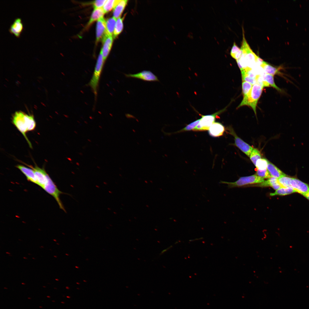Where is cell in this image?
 <instances>
[{
    "mask_svg": "<svg viewBox=\"0 0 309 309\" xmlns=\"http://www.w3.org/2000/svg\"><path fill=\"white\" fill-rule=\"evenodd\" d=\"M304 196L309 201V191Z\"/></svg>",
    "mask_w": 309,
    "mask_h": 309,
    "instance_id": "cell-36",
    "label": "cell"
},
{
    "mask_svg": "<svg viewBox=\"0 0 309 309\" xmlns=\"http://www.w3.org/2000/svg\"><path fill=\"white\" fill-rule=\"evenodd\" d=\"M99 128H101V129H102V126H99Z\"/></svg>",
    "mask_w": 309,
    "mask_h": 309,
    "instance_id": "cell-41",
    "label": "cell"
},
{
    "mask_svg": "<svg viewBox=\"0 0 309 309\" xmlns=\"http://www.w3.org/2000/svg\"><path fill=\"white\" fill-rule=\"evenodd\" d=\"M67 159H68V160H69V161H70V162H71V161H72V159H71L70 158H69V157H68V158H67Z\"/></svg>",
    "mask_w": 309,
    "mask_h": 309,
    "instance_id": "cell-37",
    "label": "cell"
},
{
    "mask_svg": "<svg viewBox=\"0 0 309 309\" xmlns=\"http://www.w3.org/2000/svg\"><path fill=\"white\" fill-rule=\"evenodd\" d=\"M86 260H88V259H86Z\"/></svg>",
    "mask_w": 309,
    "mask_h": 309,
    "instance_id": "cell-60",
    "label": "cell"
},
{
    "mask_svg": "<svg viewBox=\"0 0 309 309\" xmlns=\"http://www.w3.org/2000/svg\"><path fill=\"white\" fill-rule=\"evenodd\" d=\"M249 157L251 161L255 166L257 161L261 159L260 152L256 148H253Z\"/></svg>",
    "mask_w": 309,
    "mask_h": 309,
    "instance_id": "cell-32",
    "label": "cell"
},
{
    "mask_svg": "<svg viewBox=\"0 0 309 309\" xmlns=\"http://www.w3.org/2000/svg\"><path fill=\"white\" fill-rule=\"evenodd\" d=\"M268 160L265 159H260L256 161L255 166L257 170L261 171L267 169Z\"/></svg>",
    "mask_w": 309,
    "mask_h": 309,
    "instance_id": "cell-31",
    "label": "cell"
},
{
    "mask_svg": "<svg viewBox=\"0 0 309 309\" xmlns=\"http://www.w3.org/2000/svg\"><path fill=\"white\" fill-rule=\"evenodd\" d=\"M54 288V289H57V288Z\"/></svg>",
    "mask_w": 309,
    "mask_h": 309,
    "instance_id": "cell-59",
    "label": "cell"
},
{
    "mask_svg": "<svg viewBox=\"0 0 309 309\" xmlns=\"http://www.w3.org/2000/svg\"><path fill=\"white\" fill-rule=\"evenodd\" d=\"M54 257H55V258H57V256H55V255H54Z\"/></svg>",
    "mask_w": 309,
    "mask_h": 309,
    "instance_id": "cell-51",
    "label": "cell"
},
{
    "mask_svg": "<svg viewBox=\"0 0 309 309\" xmlns=\"http://www.w3.org/2000/svg\"><path fill=\"white\" fill-rule=\"evenodd\" d=\"M107 35L106 20L103 17L97 21L96 26V43L100 41H102L104 38Z\"/></svg>",
    "mask_w": 309,
    "mask_h": 309,
    "instance_id": "cell-11",
    "label": "cell"
},
{
    "mask_svg": "<svg viewBox=\"0 0 309 309\" xmlns=\"http://www.w3.org/2000/svg\"><path fill=\"white\" fill-rule=\"evenodd\" d=\"M74 133H76V134H78V132H76V131H74Z\"/></svg>",
    "mask_w": 309,
    "mask_h": 309,
    "instance_id": "cell-42",
    "label": "cell"
},
{
    "mask_svg": "<svg viewBox=\"0 0 309 309\" xmlns=\"http://www.w3.org/2000/svg\"><path fill=\"white\" fill-rule=\"evenodd\" d=\"M120 0H106L102 8L105 13H107L113 9Z\"/></svg>",
    "mask_w": 309,
    "mask_h": 309,
    "instance_id": "cell-29",
    "label": "cell"
},
{
    "mask_svg": "<svg viewBox=\"0 0 309 309\" xmlns=\"http://www.w3.org/2000/svg\"><path fill=\"white\" fill-rule=\"evenodd\" d=\"M260 66L266 74L273 76L276 74L282 75L280 70L282 68L281 66L278 68L274 67L264 60L261 63Z\"/></svg>",
    "mask_w": 309,
    "mask_h": 309,
    "instance_id": "cell-19",
    "label": "cell"
},
{
    "mask_svg": "<svg viewBox=\"0 0 309 309\" xmlns=\"http://www.w3.org/2000/svg\"><path fill=\"white\" fill-rule=\"evenodd\" d=\"M263 178L256 175L242 177L233 182L221 181L220 183L227 184L229 188L239 187L247 185L262 183L264 181Z\"/></svg>",
    "mask_w": 309,
    "mask_h": 309,
    "instance_id": "cell-7",
    "label": "cell"
},
{
    "mask_svg": "<svg viewBox=\"0 0 309 309\" xmlns=\"http://www.w3.org/2000/svg\"><path fill=\"white\" fill-rule=\"evenodd\" d=\"M255 185L256 186L261 187L270 186L276 190L282 187H284L279 183L278 179L273 177H271L267 180Z\"/></svg>",
    "mask_w": 309,
    "mask_h": 309,
    "instance_id": "cell-18",
    "label": "cell"
},
{
    "mask_svg": "<svg viewBox=\"0 0 309 309\" xmlns=\"http://www.w3.org/2000/svg\"><path fill=\"white\" fill-rule=\"evenodd\" d=\"M4 288L5 289H7V288H5V287H4Z\"/></svg>",
    "mask_w": 309,
    "mask_h": 309,
    "instance_id": "cell-52",
    "label": "cell"
},
{
    "mask_svg": "<svg viewBox=\"0 0 309 309\" xmlns=\"http://www.w3.org/2000/svg\"><path fill=\"white\" fill-rule=\"evenodd\" d=\"M267 169L271 177L278 179L286 175L277 167L268 161Z\"/></svg>",
    "mask_w": 309,
    "mask_h": 309,
    "instance_id": "cell-21",
    "label": "cell"
},
{
    "mask_svg": "<svg viewBox=\"0 0 309 309\" xmlns=\"http://www.w3.org/2000/svg\"><path fill=\"white\" fill-rule=\"evenodd\" d=\"M105 62L101 52L97 59L94 70L89 85L94 94L95 98H96L100 77Z\"/></svg>",
    "mask_w": 309,
    "mask_h": 309,
    "instance_id": "cell-3",
    "label": "cell"
},
{
    "mask_svg": "<svg viewBox=\"0 0 309 309\" xmlns=\"http://www.w3.org/2000/svg\"><path fill=\"white\" fill-rule=\"evenodd\" d=\"M75 268H79V267L78 266H75Z\"/></svg>",
    "mask_w": 309,
    "mask_h": 309,
    "instance_id": "cell-43",
    "label": "cell"
},
{
    "mask_svg": "<svg viewBox=\"0 0 309 309\" xmlns=\"http://www.w3.org/2000/svg\"><path fill=\"white\" fill-rule=\"evenodd\" d=\"M23 258H24V259H27V258H26L25 257H24Z\"/></svg>",
    "mask_w": 309,
    "mask_h": 309,
    "instance_id": "cell-49",
    "label": "cell"
},
{
    "mask_svg": "<svg viewBox=\"0 0 309 309\" xmlns=\"http://www.w3.org/2000/svg\"><path fill=\"white\" fill-rule=\"evenodd\" d=\"M225 128L221 123L215 122L208 129L209 134L213 137H217L222 136L225 131Z\"/></svg>",
    "mask_w": 309,
    "mask_h": 309,
    "instance_id": "cell-17",
    "label": "cell"
},
{
    "mask_svg": "<svg viewBox=\"0 0 309 309\" xmlns=\"http://www.w3.org/2000/svg\"><path fill=\"white\" fill-rule=\"evenodd\" d=\"M28 298V299H31V298H29H29Z\"/></svg>",
    "mask_w": 309,
    "mask_h": 309,
    "instance_id": "cell-53",
    "label": "cell"
},
{
    "mask_svg": "<svg viewBox=\"0 0 309 309\" xmlns=\"http://www.w3.org/2000/svg\"><path fill=\"white\" fill-rule=\"evenodd\" d=\"M200 120V119H199L190 123L181 130L178 131L177 132H180L193 130L198 125Z\"/></svg>",
    "mask_w": 309,
    "mask_h": 309,
    "instance_id": "cell-33",
    "label": "cell"
},
{
    "mask_svg": "<svg viewBox=\"0 0 309 309\" xmlns=\"http://www.w3.org/2000/svg\"><path fill=\"white\" fill-rule=\"evenodd\" d=\"M6 253L8 254H10V253H9V252H6Z\"/></svg>",
    "mask_w": 309,
    "mask_h": 309,
    "instance_id": "cell-44",
    "label": "cell"
},
{
    "mask_svg": "<svg viewBox=\"0 0 309 309\" xmlns=\"http://www.w3.org/2000/svg\"><path fill=\"white\" fill-rule=\"evenodd\" d=\"M227 129V132L234 136L236 146L247 156L249 157L253 149V148L238 136L231 127H228Z\"/></svg>",
    "mask_w": 309,
    "mask_h": 309,
    "instance_id": "cell-9",
    "label": "cell"
},
{
    "mask_svg": "<svg viewBox=\"0 0 309 309\" xmlns=\"http://www.w3.org/2000/svg\"><path fill=\"white\" fill-rule=\"evenodd\" d=\"M26 120L27 131L34 130L36 126V123L33 116L27 114Z\"/></svg>",
    "mask_w": 309,
    "mask_h": 309,
    "instance_id": "cell-30",
    "label": "cell"
},
{
    "mask_svg": "<svg viewBox=\"0 0 309 309\" xmlns=\"http://www.w3.org/2000/svg\"><path fill=\"white\" fill-rule=\"evenodd\" d=\"M79 154H80V155H81V156H82V155H83V154H82V153H81V152H79Z\"/></svg>",
    "mask_w": 309,
    "mask_h": 309,
    "instance_id": "cell-38",
    "label": "cell"
},
{
    "mask_svg": "<svg viewBox=\"0 0 309 309\" xmlns=\"http://www.w3.org/2000/svg\"><path fill=\"white\" fill-rule=\"evenodd\" d=\"M225 109L220 110L212 114L203 115L198 125L193 130L195 131H204L208 130L210 126L215 122L218 115L223 111Z\"/></svg>",
    "mask_w": 309,
    "mask_h": 309,
    "instance_id": "cell-8",
    "label": "cell"
},
{
    "mask_svg": "<svg viewBox=\"0 0 309 309\" xmlns=\"http://www.w3.org/2000/svg\"><path fill=\"white\" fill-rule=\"evenodd\" d=\"M23 28V24L20 18L15 19L11 25L9 31L11 34H13L17 37H19Z\"/></svg>",
    "mask_w": 309,
    "mask_h": 309,
    "instance_id": "cell-15",
    "label": "cell"
},
{
    "mask_svg": "<svg viewBox=\"0 0 309 309\" xmlns=\"http://www.w3.org/2000/svg\"><path fill=\"white\" fill-rule=\"evenodd\" d=\"M88 140L90 142H91V140L90 139H88Z\"/></svg>",
    "mask_w": 309,
    "mask_h": 309,
    "instance_id": "cell-40",
    "label": "cell"
},
{
    "mask_svg": "<svg viewBox=\"0 0 309 309\" xmlns=\"http://www.w3.org/2000/svg\"><path fill=\"white\" fill-rule=\"evenodd\" d=\"M116 19L113 17L106 20V32L107 35L112 36L113 35Z\"/></svg>",
    "mask_w": 309,
    "mask_h": 309,
    "instance_id": "cell-23",
    "label": "cell"
},
{
    "mask_svg": "<svg viewBox=\"0 0 309 309\" xmlns=\"http://www.w3.org/2000/svg\"><path fill=\"white\" fill-rule=\"evenodd\" d=\"M55 280H57V281H58L59 280L58 279H56Z\"/></svg>",
    "mask_w": 309,
    "mask_h": 309,
    "instance_id": "cell-48",
    "label": "cell"
},
{
    "mask_svg": "<svg viewBox=\"0 0 309 309\" xmlns=\"http://www.w3.org/2000/svg\"><path fill=\"white\" fill-rule=\"evenodd\" d=\"M76 164L77 165H79V163L78 162H76Z\"/></svg>",
    "mask_w": 309,
    "mask_h": 309,
    "instance_id": "cell-39",
    "label": "cell"
},
{
    "mask_svg": "<svg viewBox=\"0 0 309 309\" xmlns=\"http://www.w3.org/2000/svg\"><path fill=\"white\" fill-rule=\"evenodd\" d=\"M278 180L283 187H291L303 196L309 191L308 184L295 177L286 175L278 178Z\"/></svg>",
    "mask_w": 309,
    "mask_h": 309,
    "instance_id": "cell-2",
    "label": "cell"
},
{
    "mask_svg": "<svg viewBox=\"0 0 309 309\" xmlns=\"http://www.w3.org/2000/svg\"><path fill=\"white\" fill-rule=\"evenodd\" d=\"M105 13L102 8L94 9L89 21L86 25V28L89 27L94 22L103 17Z\"/></svg>",
    "mask_w": 309,
    "mask_h": 309,
    "instance_id": "cell-20",
    "label": "cell"
},
{
    "mask_svg": "<svg viewBox=\"0 0 309 309\" xmlns=\"http://www.w3.org/2000/svg\"><path fill=\"white\" fill-rule=\"evenodd\" d=\"M52 302H55V301H53V300H52Z\"/></svg>",
    "mask_w": 309,
    "mask_h": 309,
    "instance_id": "cell-56",
    "label": "cell"
},
{
    "mask_svg": "<svg viewBox=\"0 0 309 309\" xmlns=\"http://www.w3.org/2000/svg\"><path fill=\"white\" fill-rule=\"evenodd\" d=\"M39 307L42 308V306H39Z\"/></svg>",
    "mask_w": 309,
    "mask_h": 309,
    "instance_id": "cell-55",
    "label": "cell"
},
{
    "mask_svg": "<svg viewBox=\"0 0 309 309\" xmlns=\"http://www.w3.org/2000/svg\"><path fill=\"white\" fill-rule=\"evenodd\" d=\"M16 167L24 175L28 181L37 185V180L33 169L21 165H18Z\"/></svg>",
    "mask_w": 309,
    "mask_h": 309,
    "instance_id": "cell-16",
    "label": "cell"
},
{
    "mask_svg": "<svg viewBox=\"0 0 309 309\" xmlns=\"http://www.w3.org/2000/svg\"><path fill=\"white\" fill-rule=\"evenodd\" d=\"M262 76L263 81H266L270 86L274 87L281 93L285 92L276 85L274 82L273 76L269 74H264Z\"/></svg>",
    "mask_w": 309,
    "mask_h": 309,
    "instance_id": "cell-26",
    "label": "cell"
},
{
    "mask_svg": "<svg viewBox=\"0 0 309 309\" xmlns=\"http://www.w3.org/2000/svg\"><path fill=\"white\" fill-rule=\"evenodd\" d=\"M242 80L248 82L252 85L257 83L260 75H257L252 69L247 68L241 71Z\"/></svg>",
    "mask_w": 309,
    "mask_h": 309,
    "instance_id": "cell-12",
    "label": "cell"
},
{
    "mask_svg": "<svg viewBox=\"0 0 309 309\" xmlns=\"http://www.w3.org/2000/svg\"><path fill=\"white\" fill-rule=\"evenodd\" d=\"M33 258V259H35V258Z\"/></svg>",
    "mask_w": 309,
    "mask_h": 309,
    "instance_id": "cell-57",
    "label": "cell"
},
{
    "mask_svg": "<svg viewBox=\"0 0 309 309\" xmlns=\"http://www.w3.org/2000/svg\"><path fill=\"white\" fill-rule=\"evenodd\" d=\"M253 85L246 81H243L242 83V93L243 95V99H246L250 93Z\"/></svg>",
    "mask_w": 309,
    "mask_h": 309,
    "instance_id": "cell-28",
    "label": "cell"
},
{
    "mask_svg": "<svg viewBox=\"0 0 309 309\" xmlns=\"http://www.w3.org/2000/svg\"><path fill=\"white\" fill-rule=\"evenodd\" d=\"M296 192V191L291 187H284L276 190L273 193H270V195L272 196L276 195L284 196L290 195Z\"/></svg>",
    "mask_w": 309,
    "mask_h": 309,
    "instance_id": "cell-24",
    "label": "cell"
},
{
    "mask_svg": "<svg viewBox=\"0 0 309 309\" xmlns=\"http://www.w3.org/2000/svg\"><path fill=\"white\" fill-rule=\"evenodd\" d=\"M27 114L21 111H17L14 114L12 118V122L18 130L22 134L31 148L32 145L26 136L28 131L27 126L26 117Z\"/></svg>",
    "mask_w": 309,
    "mask_h": 309,
    "instance_id": "cell-6",
    "label": "cell"
},
{
    "mask_svg": "<svg viewBox=\"0 0 309 309\" xmlns=\"http://www.w3.org/2000/svg\"><path fill=\"white\" fill-rule=\"evenodd\" d=\"M126 78L139 79L145 81L159 82L157 77L151 71L143 70L135 74H124Z\"/></svg>",
    "mask_w": 309,
    "mask_h": 309,
    "instance_id": "cell-10",
    "label": "cell"
},
{
    "mask_svg": "<svg viewBox=\"0 0 309 309\" xmlns=\"http://www.w3.org/2000/svg\"><path fill=\"white\" fill-rule=\"evenodd\" d=\"M106 0H96L93 2L94 9L102 8L103 7Z\"/></svg>",
    "mask_w": 309,
    "mask_h": 309,
    "instance_id": "cell-35",
    "label": "cell"
},
{
    "mask_svg": "<svg viewBox=\"0 0 309 309\" xmlns=\"http://www.w3.org/2000/svg\"><path fill=\"white\" fill-rule=\"evenodd\" d=\"M56 244H57L58 245H59V244H59V243H56Z\"/></svg>",
    "mask_w": 309,
    "mask_h": 309,
    "instance_id": "cell-54",
    "label": "cell"
},
{
    "mask_svg": "<svg viewBox=\"0 0 309 309\" xmlns=\"http://www.w3.org/2000/svg\"><path fill=\"white\" fill-rule=\"evenodd\" d=\"M256 173L259 177L263 179L269 178L271 177L267 169L262 171L257 170Z\"/></svg>",
    "mask_w": 309,
    "mask_h": 309,
    "instance_id": "cell-34",
    "label": "cell"
},
{
    "mask_svg": "<svg viewBox=\"0 0 309 309\" xmlns=\"http://www.w3.org/2000/svg\"><path fill=\"white\" fill-rule=\"evenodd\" d=\"M128 1L127 0H120L115 6L113 10V17L117 19L120 17Z\"/></svg>",
    "mask_w": 309,
    "mask_h": 309,
    "instance_id": "cell-22",
    "label": "cell"
},
{
    "mask_svg": "<svg viewBox=\"0 0 309 309\" xmlns=\"http://www.w3.org/2000/svg\"><path fill=\"white\" fill-rule=\"evenodd\" d=\"M263 87L261 85L255 84L253 85L249 96L245 99H243L237 108L246 105L251 107L255 115L257 103L262 92Z\"/></svg>",
    "mask_w": 309,
    "mask_h": 309,
    "instance_id": "cell-4",
    "label": "cell"
},
{
    "mask_svg": "<svg viewBox=\"0 0 309 309\" xmlns=\"http://www.w3.org/2000/svg\"><path fill=\"white\" fill-rule=\"evenodd\" d=\"M242 53L241 48L239 47L234 42L230 51L231 56L233 58L237 60L240 58Z\"/></svg>",
    "mask_w": 309,
    "mask_h": 309,
    "instance_id": "cell-27",
    "label": "cell"
},
{
    "mask_svg": "<svg viewBox=\"0 0 309 309\" xmlns=\"http://www.w3.org/2000/svg\"><path fill=\"white\" fill-rule=\"evenodd\" d=\"M242 30L243 40L241 47L242 53L240 58L236 60L241 71L246 68L252 69L260 66L263 61L251 48L245 38L243 28Z\"/></svg>",
    "mask_w": 309,
    "mask_h": 309,
    "instance_id": "cell-1",
    "label": "cell"
},
{
    "mask_svg": "<svg viewBox=\"0 0 309 309\" xmlns=\"http://www.w3.org/2000/svg\"><path fill=\"white\" fill-rule=\"evenodd\" d=\"M21 284H23V285H25V284L24 283H22Z\"/></svg>",
    "mask_w": 309,
    "mask_h": 309,
    "instance_id": "cell-46",
    "label": "cell"
},
{
    "mask_svg": "<svg viewBox=\"0 0 309 309\" xmlns=\"http://www.w3.org/2000/svg\"><path fill=\"white\" fill-rule=\"evenodd\" d=\"M125 16H124L122 18L120 17L116 20L113 36L114 39L122 31L123 28V20Z\"/></svg>",
    "mask_w": 309,
    "mask_h": 309,
    "instance_id": "cell-25",
    "label": "cell"
},
{
    "mask_svg": "<svg viewBox=\"0 0 309 309\" xmlns=\"http://www.w3.org/2000/svg\"><path fill=\"white\" fill-rule=\"evenodd\" d=\"M47 297H48V298H50V296H47Z\"/></svg>",
    "mask_w": 309,
    "mask_h": 309,
    "instance_id": "cell-47",
    "label": "cell"
},
{
    "mask_svg": "<svg viewBox=\"0 0 309 309\" xmlns=\"http://www.w3.org/2000/svg\"><path fill=\"white\" fill-rule=\"evenodd\" d=\"M113 38L112 36L107 35L102 41L103 46L100 52L105 61L107 59L111 48Z\"/></svg>",
    "mask_w": 309,
    "mask_h": 309,
    "instance_id": "cell-13",
    "label": "cell"
},
{
    "mask_svg": "<svg viewBox=\"0 0 309 309\" xmlns=\"http://www.w3.org/2000/svg\"><path fill=\"white\" fill-rule=\"evenodd\" d=\"M34 171L37 182V185L43 188L46 181L47 173L43 169L37 166L32 168Z\"/></svg>",
    "mask_w": 309,
    "mask_h": 309,
    "instance_id": "cell-14",
    "label": "cell"
},
{
    "mask_svg": "<svg viewBox=\"0 0 309 309\" xmlns=\"http://www.w3.org/2000/svg\"><path fill=\"white\" fill-rule=\"evenodd\" d=\"M46 181L43 188L47 193L53 197L57 201L60 208L66 212V210L61 201L60 197L61 194H67L60 191L49 175L46 173Z\"/></svg>",
    "mask_w": 309,
    "mask_h": 309,
    "instance_id": "cell-5",
    "label": "cell"
},
{
    "mask_svg": "<svg viewBox=\"0 0 309 309\" xmlns=\"http://www.w3.org/2000/svg\"><path fill=\"white\" fill-rule=\"evenodd\" d=\"M53 240L54 241H57L56 240V239H54Z\"/></svg>",
    "mask_w": 309,
    "mask_h": 309,
    "instance_id": "cell-45",
    "label": "cell"
},
{
    "mask_svg": "<svg viewBox=\"0 0 309 309\" xmlns=\"http://www.w3.org/2000/svg\"><path fill=\"white\" fill-rule=\"evenodd\" d=\"M66 255H69V254H66Z\"/></svg>",
    "mask_w": 309,
    "mask_h": 309,
    "instance_id": "cell-50",
    "label": "cell"
},
{
    "mask_svg": "<svg viewBox=\"0 0 309 309\" xmlns=\"http://www.w3.org/2000/svg\"><path fill=\"white\" fill-rule=\"evenodd\" d=\"M43 287H45V286H43Z\"/></svg>",
    "mask_w": 309,
    "mask_h": 309,
    "instance_id": "cell-58",
    "label": "cell"
}]
</instances>
